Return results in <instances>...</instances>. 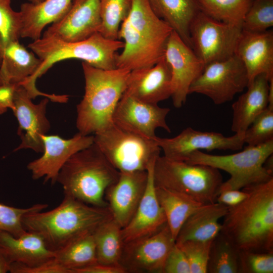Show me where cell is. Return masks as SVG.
Here are the masks:
<instances>
[{"instance_id":"cell-20","label":"cell","mask_w":273,"mask_h":273,"mask_svg":"<svg viewBox=\"0 0 273 273\" xmlns=\"http://www.w3.org/2000/svg\"><path fill=\"white\" fill-rule=\"evenodd\" d=\"M118 180L106 191L105 199L112 218L122 228L134 214L145 192L147 170L120 172Z\"/></svg>"},{"instance_id":"cell-17","label":"cell","mask_w":273,"mask_h":273,"mask_svg":"<svg viewBox=\"0 0 273 273\" xmlns=\"http://www.w3.org/2000/svg\"><path fill=\"white\" fill-rule=\"evenodd\" d=\"M42 156L27 165L33 179L44 178V182H57L59 172L66 162L74 154L94 143V135L80 132L65 139L58 135L43 134Z\"/></svg>"},{"instance_id":"cell-4","label":"cell","mask_w":273,"mask_h":273,"mask_svg":"<svg viewBox=\"0 0 273 273\" xmlns=\"http://www.w3.org/2000/svg\"><path fill=\"white\" fill-rule=\"evenodd\" d=\"M85 91L77 105L76 127L84 135L97 133L113 123V115L126 87L130 70H106L83 62Z\"/></svg>"},{"instance_id":"cell-16","label":"cell","mask_w":273,"mask_h":273,"mask_svg":"<svg viewBox=\"0 0 273 273\" xmlns=\"http://www.w3.org/2000/svg\"><path fill=\"white\" fill-rule=\"evenodd\" d=\"M164 57L171 68L173 105L179 108L185 103L191 84L205 65L173 30L167 41Z\"/></svg>"},{"instance_id":"cell-38","label":"cell","mask_w":273,"mask_h":273,"mask_svg":"<svg viewBox=\"0 0 273 273\" xmlns=\"http://www.w3.org/2000/svg\"><path fill=\"white\" fill-rule=\"evenodd\" d=\"M212 241L188 240L176 243L184 252L188 261L191 273H207Z\"/></svg>"},{"instance_id":"cell-43","label":"cell","mask_w":273,"mask_h":273,"mask_svg":"<svg viewBox=\"0 0 273 273\" xmlns=\"http://www.w3.org/2000/svg\"><path fill=\"white\" fill-rule=\"evenodd\" d=\"M18 84L0 83V115L14 108V98Z\"/></svg>"},{"instance_id":"cell-31","label":"cell","mask_w":273,"mask_h":273,"mask_svg":"<svg viewBox=\"0 0 273 273\" xmlns=\"http://www.w3.org/2000/svg\"><path fill=\"white\" fill-rule=\"evenodd\" d=\"M55 258L70 273L98 262L93 233L78 237L55 251Z\"/></svg>"},{"instance_id":"cell-11","label":"cell","mask_w":273,"mask_h":273,"mask_svg":"<svg viewBox=\"0 0 273 273\" xmlns=\"http://www.w3.org/2000/svg\"><path fill=\"white\" fill-rule=\"evenodd\" d=\"M248 84L246 68L235 55L222 61L206 65L191 84L189 94L197 93L210 98L216 105L233 100Z\"/></svg>"},{"instance_id":"cell-36","label":"cell","mask_w":273,"mask_h":273,"mask_svg":"<svg viewBox=\"0 0 273 273\" xmlns=\"http://www.w3.org/2000/svg\"><path fill=\"white\" fill-rule=\"evenodd\" d=\"M48 207L46 204H35L26 208L9 206L0 203V231L18 237L26 232L22 224L23 216L29 213L41 211Z\"/></svg>"},{"instance_id":"cell-28","label":"cell","mask_w":273,"mask_h":273,"mask_svg":"<svg viewBox=\"0 0 273 273\" xmlns=\"http://www.w3.org/2000/svg\"><path fill=\"white\" fill-rule=\"evenodd\" d=\"M156 16L165 22L191 48V24L200 11L196 0H148Z\"/></svg>"},{"instance_id":"cell-6","label":"cell","mask_w":273,"mask_h":273,"mask_svg":"<svg viewBox=\"0 0 273 273\" xmlns=\"http://www.w3.org/2000/svg\"><path fill=\"white\" fill-rule=\"evenodd\" d=\"M123 46V42L120 39L106 38L99 32L86 39L75 42L41 37L28 46L41 61L34 80L36 82L37 78L55 64L68 59L81 60L102 69H115L117 52Z\"/></svg>"},{"instance_id":"cell-32","label":"cell","mask_w":273,"mask_h":273,"mask_svg":"<svg viewBox=\"0 0 273 273\" xmlns=\"http://www.w3.org/2000/svg\"><path fill=\"white\" fill-rule=\"evenodd\" d=\"M240 250L221 232L212 241L207 273H239Z\"/></svg>"},{"instance_id":"cell-25","label":"cell","mask_w":273,"mask_h":273,"mask_svg":"<svg viewBox=\"0 0 273 273\" xmlns=\"http://www.w3.org/2000/svg\"><path fill=\"white\" fill-rule=\"evenodd\" d=\"M247 91L233 104L231 129L235 133L244 134L254 119L269 104V81L261 74L248 85Z\"/></svg>"},{"instance_id":"cell-13","label":"cell","mask_w":273,"mask_h":273,"mask_svg":"<svg viewBox=\"0 0 273 273\" xmlns=\"http://www.w3.org/2000/svg\"><path fill=\"white\" fill-rule=\"evenodd\" d=\"M155 140L166 158L185 161L188 156L196 151L242 149L244 136L235 133L226 136L216 132L201 131L192 127L184 129L177 135L171 138L157 136Z\"/></svg>"},{"instance_id":"cell-44","label":"cell","mask_w":273,"mask_h":273,"mask_svg":"<svg viewBox=\"0 0 273 273\" xmlns=\"http://www.w3.org/2000/svg\"><path fill=\"white\" fill-rule=\"evenodd\" d=\"M248 196V193L244 189L229 190L220 192L216 202L225 205L228 207L236 206Z\"/></svg>"},{"instance_id":"cell-3","label":"cell","mask_w":273,"mask_h":273,"mask_svg":"<svg viewBox=\"0 0 273 273\" xmlns=\"http://www.w3.org/2000/svg\"><path fill=\"white\" fill-rule=\"evenodd\" d=\"M111 217L108 207L93 206L64 195L55 208L25 215L22 224L26 231L39 234L55 252L78 237L93 233Z\"/></svg>"},{"instance_id":"cell-15","label":"cell","mask_w":273,"mask_h":273,"mask_svg":"<svg viewBox=\"0 0 273 273\" xmlns=\"http://www.w3.org/2000/svg\"><path fill=\"white\" fill-rule=\"evenodd\" d=\"M32 99L23 85L17 86L12 111L18 122L17 133L21 141L15 151L30 149L36 153L43 152V144L41 136L47 134L51 128L46 116L50 99L46 97L38 104L33 103Z\"/></svg>"},{"instance_id":"cell-30","label":"cell","mask_w":273,"mask_h":273,"mask_svg":"<svg viewBox=\"0 0 273 273\" xmlns=\"http://www.w3.org/2000/svg\"><path fill=\"white\" fill-rule=\"evenodd\" d=\"M93 236L98 262L109 265H120L124 242L122 228L119 224L111 217L96 229Z\"/></svg>"},{"instance_id":"cell-8","label":"cell","mask_w":273,"mask_h":273,"mask_svg":"<svg viewBox=\"0 0 273 273\" xmlns=\"http://www.w3.org/2000/svg\"><path fill=\"white\" fill-rule=\"evenodd\" d=\"M272 153L273 140L255 146H247L241 152L226 155L196 151L185 162L210 166L229 173L230 177L222 182L219 194L226 190H241L272 178L273 171L264 166L266 160Z\"/></svg>"},{"instance_id":"cell-29","label":"cell","mask_w":273,"mask_h":273,"mask_svg":"<svg viewBox=\"0 0 273 273\" xmlns=\"http://www.w3.org/2000/svg\"><path fill=\"white\" fill-rule=\"evenodd\" d=\"M156 188L158 202L164 213L173 239L187 218L202 206V204L184 194L161 187Z\"/></svg>"},{"instance_id":"cell-9","label":"cell","mask_w":273,"mask_h":273,"mask_svg":"<svg viewBox=\"0 0 273 273\" xmlns=\"http://www.w3.org/2000/svg\"><path fill=\"white\" fill-rule=\"evenodd\" d=\"M94 143L120 172L147 170L160 155L154 139H149L112 124L94 134Z\"/></svg>"},{"instance_id":"cell-10","label":"cell","mask_w":273,"mask_h":273,"mask_svg":"<svg viewBox=\"0 0 273 273\" xmlns=\"http://www.w3.org/2000/svg\"><path fill=\"white\" fill-rule=\"evenodd\" d=\"M242 28L217 21L199 11L190 27L192 49L203 62L227 59L234 55Z\"/></svg>"},{"instance_id":"cell-40","label":"cell","mask_w":273,"mask_h":273,"mask_svg":"<svg viewBox=\"0 0 273 273\" xmlns=\"http://www.w3.org/2000/svg\"><path fill=\"white\" fill-rule=\"evenodd\" d=\"M273 252L240 250L239 273H272Z\"/></svg>"},{"instance_id":"cell-39","label":"cell","mask_w":273,"mask_h":273,"mask_svg":"<svg viewBox=\"0 0 273 273\" xmlns=\"http://www.w3.org/2000/svg\"><path fill=\"white\" fill-rule=\"evenodd\" d=\"M12 0H0V38L5 41H19L22 17L11 7Z\"/></svg>"},{"instance_id":"cell-34","label":"cell","mask_w":273,"mask_h":273,"mask_svg":"<svg viewBox=\"0 0 273 273\" xmlns=\"http://www.w3.org/2000/svg\"><path fill=\"white\" fill-rule=\"evenodd\" d=\"M132 0H100L101 26L99 31L106 38L119 39V29L130 11Z\"/></svg>"},{"instance_id":"cell-21","label":"cell","mask_w":273,"mask_h":273,"mask_svg":"<svg viewBox=\"0 0 273 273\" xmlns=\"http://www.w3.org/2000/svg\"><path fill=\"white\" fill-rule=\"evenodd\" d=\"M124 93L154 104L171 97V71L165 57L151 67L130 71Z\"/></svg>"},{"instance_id":"cell-23","label":"cell","mask_w":273,"mask_h":273,"mask_svg":"<svg viewBox=\"0 0 273 273\" xmlns=\"http://www.w3.org/2000/svg\"><path fill=\"white\" fill-rule=\"evenodd\" d=\"M155 162L151 163L147 169V185L137 209L127 225L122 228L124 243L152 235L167 224L164 213L156 194L153 178Z\"/></svg>"},{"instance_id":"cell-5","label":"cell","mask_w":273,"mask_h":273,"mask_svg":"<svg viewBox=\"0 0 273 273\" xmlns=\"http://www.w3.org/2000/svg\"><path fill=\"white\" fill-rule=\"evenodd\" d=\"M120 173L94 143L66 162L57 182L65 196L93 206L108 207L106 191L116 182Z\"/></svg>"},{"instance_id":"cell-47","label":"cell","mask_w":273,"mask_h":273,"mask_svg":"<svg viewBox=\"0 0 273 273\" xmlns=\"http://www.w3.org/2000/svg\"><path fill=\"white\" fill-rule=\"evenodd\" d=\"M29 3H30L33 4H40L43 2H44L46 0H28Z\"/></svg>"},{"instance_id":"cell-1","label":"cell","mask_w":273,"mask_h":273,"mask_svg":"<svg viewBox=\"0 0 273 273\" xmlns=\"http://www.w3.org/2000/svg\"><path fill=\"white\" fill-rule=\"evenodd\" d=\"M248 196L230 207L220 232L240 250L273 252V178L244 188Z\"/></svg>"},{"instance_id":"cell-22","label":"cell","mask_w":273,"mask_h":273,"mask_svg":"<svg viewBox=\"0 0 273 273\" xmlns=\"http://www.w3.org/2000/svg\"><path fill=\"white\" fill-rule=\"evenodd\" d=\"M235 55L240 59L246 68L248 84L261 74H265L269 81L273 79L272 30L251 32L242 30Z\"/></svg>"},{"instance_id":"cell-26","label":"cell","mask_w":273,"mask_h":273,"mask_svg":"<svg viewBox=\"0 0 273 273\" xmlns=\"http://www.w3.org/2000/svg\"><path fill=\"white\" fill-rule=\"evenodd\" d=\"M228 207L215 202L203 204L193 212L181 227L175 243L186 241H212L220 232L218 222L226 214Z\"/></svg>"},{"instance_id":"cell-41","label":"cell","mask_w":273,"mask_h":273,"mask_svg":"<svg viewBox=\"0 0 273 273\" xmlns=\"http://www.w3.org/2000/svg\"><path fill=\"white\" fill-rule=\"evenodd\" d=\"M9 271L12 273H70L55 257L43 263L31 266L12 262L10 265Z\"/></svg>"},{"instance_id":"cell-27","label":"cell","mask_w":273,"mask_h":273,"mask_svg":"<svg viewBox=\"0 0 273 273\" xmlns=\"http://www.w3.org/2000/svg\"><path fill=\"white\" fill-rule=\"evenodd\" d=\"M73 0H46L38 4H22L21 37L34 40L41 37L48 25L60 19L68 11Z\"/></svg>"},{"instance_id":"cell-42","label":"cell","mask_w":273,"mask_h":273,"mask_svg":"<svg viewBox=\"0 0 273 273\" xmlns=\"http://www.w3.org/2000/svg\"><path fill=\"white\" fill-rule=\"evenodd\" d=\"M163 273H191L188 261L176 243L166 259Z\"/></svg>"},{"instance_id":"cell-24","label":"cell","mask_w":273,"mask_h":273,"mask_svg":"<svg viewBox=\"0 0 273 273\" xmlns=\"http://www.w3.org/2000/svg\"><path fill=\"white\" fill-rule=\"evenodd\" d=\"M0 251L10 263L29 266L43 263L55 255L39 234L29 231L18 237L0 231Z\"/></svg>"},{"instance_id":"cell-14","label":"cell","mask_w":273,"mask_h":273,"mask_svg":"<svg viewBox=\"0 0 273 273\" xmlns=\"http://www.w3.org/2000/svg\"><path fill=\"white\" fill-rule=\"evenodd\" d=\"M170 111L168 108L146 103L123 93L114 111L113 121L122 129L154 139L158 128L171 132L166 122Z\"/></svg>"},{"instance_id":"cell-19","label":"cell","mask_w":273,"mask_h":273,"mask_svg":"<svg viewBox=\"0 0 273 273\" xmlns=\"http://www.w3.org/2000/svg\"><path fill=\"white\" fill-rule=\"evenodd\" d=\"M41 62L19 41L0 38V83L21 84L33 97L41 96L34 80Z\"/></svg>"},{"instance_id":"cell-33","label":"cell","mask_w":273,"mask_h":273,"mask_svg":"<svg viewBox=\"0 0 273 273\" xmlns=\"http://www.w3.org/2000/svg\"><path fill=\"white\" fill-rule=\"evenodd\" d=\"M200 11L225 23L241 26L253 0H196Z\"/></svg>"},{"instance_id":"cell-35","label":"cell","mask_w":273,"mask_h":273,"mask_svg":"<svg viewBox=\"0 0 273 273\" xmlns=\"http://www.w3.org/2000/svg\"><path fill=\"white\" fill-rule=\"evenodd\" d=\"M273 26V0H253L242 24V30L261 32Z\"/></svg>"},{"instance_id":"cell-18","label":"cell","mask_w":273,"mask_h":273,"mask_svg":"<svg viewBox=\"0 0 273 273\" xmlns=\"http://www.w3.org/2000/svg\"><path fill=\"white\" fill-rule=\"evenodd\" d=\"M101 26L100 0H73L68 11L52 23L42 37L78 41L99 32Z\"/></svg>"},{"instance_id":"cell-45","label":"cell","mask_w":273,"mask_h":273,"mask_svg":"<svg viewBox=\"0 0 273 273\" xmlns=\"http://www.w3.org/2000/svg\"><path fill=\"white\" fill-rule=\"evenodd\" d=\"M72 273H125V271L120 265H109L97 262L75 269Z\"/></svg>"},{"instance_id":"cell-7","label":"cell","mask_w":273,"mask_h":273,"mask_svg":"<svg viewBox=\"0 0 273 273\" xmlns=\"http://www.w3.org/2000/svg\"><path fill=\"white\" fill-rule=\"evenodd\" d=\"M153 178L155 187L184 194L203 204L216 202L223 182L215 168L173 160L164 155L155 161Z\"/></svg>"},{"instance_id":"cell-2","label":"cell","mask_w":273,"mask_h":273,"mask_svg":"<svg viewBox=\"0 0 273 273\" xmlns=\"http://www.w3.org/2000/svg\"><path fill=\"white\" fill-rule=\"evenodd\" d=\"M172 30L156 16L148 0H132L119 29V39H123L124 46L116 56V68L131 71L154 65L164 57Z\"/></svg>"},{"instance_id":"cell-37","label":"cell","mask_w":273,"mask_h":273,"mask_svg":"<svg viewBox=\"0 0 273 273\" xmlns=\"http://www.w3.org/2000/svg\"><path fill=\"white\" fill-rule=\"evenodd\" d=\"M273 140V105L267 108L252 122L244 134V143L255 146Z\"/></svg>"},{"instance_id":"cell-46","label":"cell","mask_w":273,"mask_h":273,"mask_svg":"<svg viewBox=\"0 0 273 273\" xmlns=\"http://www.w3.org/2000/svg\"><path fill=\"white\" fill-rule=\"evenodd\" d=\"M10 263L0 251V273H6L10 271Z\"/></svg>"},{"instance_id":"cell-12","label":"cell","mask_w":273,"mask_h":273,"mask_svg":"<svg viewBox=\"0 0 273 273\" xmlns=\"http://www.w3.org/2000/svg\"><path fill=\"white\" fill-rule=\"evenodd\" d=\"M175 244L166 224L152 235L124 243L119 265L125 273H163L166 259Z\"/></svg>"}]
</instances>
